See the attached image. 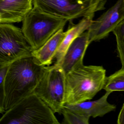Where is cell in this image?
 Segmentation results:
<instances>
[{
    "mask_svg": "<svg viewBox=\"0 0 124 124\" xmlns=\"http://www.w3.org/2000/svg\"><path fill=\"white\" fill-rule=\"evenodd\" d=\"M47 67L32 55L16 60L10 65L5 79L3 114L33 93Z\"/></svg>",
    "mask_w": 124,
    "mask_h": 124,
    "instance_id": "6da1fadb",
    "label": "cell"
},
{
    "mask_svg": "<svg viewBox=\"0 0 124 124\" xmlns=\"http://www.w3.org/2000/svg\"><path fill=\"white\" fill-rule=\"evenodd\" d=\"M106 77V70L101 66L83 63L75 67L66 74L65 104L93 99L103 88Z\"/></svg>",
    "mask_w": 124,
    "mask_h": 124,
    "instance_id": "7a4b0ae2",
    "label": "cell"
},
{
    "mask_svg": "<svg viewBox=\"0 0 124 124\" xmlns=\"http://www.w3.org/2000/svg\"><path fill=\"white\" fill-rule=\"evenodd\" d=\"M51 108L32 93L6 111L0 124H60Z\"/></svg>",
    "mask_w": 124,
    "mask_h": 124,
    "instance_id": "3957f363",
    "label": "cell"
},
{
    "mask_svg": "<svg viewBox=\"0 0 124 124\" xmlns=\"http://www.w3.org/2000/svg\"><path fill=\"white\" fill-rule=\"evenodd\" d=\"M67 20L56 18L33 8L23 21L22 30L33 51L42 47Z\"/></svg>",
    "mask_w": 124,
    "mask_h": 124,
    "instance_id": "277c9868",
    "label": "cell"
},
{
    "mask_svg": "<svg viewBox=\"0 0 124 124\" xmlns=\"http://www.w3.org/2000/svg\"><path fill=\"white\" fill-rule=\"evenodd\" d=\"M66 76L60 65L48 66L33 92L59 114L65 104Z\"/></svg>",
    "mask_w": 124,
    "mask_h": 124,
    "instance_id": "5b68a950",
    "label": "cell"
},
{
    "mask_svg": "<svg viewBox=\"0 0 124 124\" xmlns=\"http://www.w3.org/2000/svg\"><path fill=\"white\" fill-rule=\"evenodd\" d=\"M33 51L22 29L11 24H0V67L32 55Z\"/></svg>",
    "mask_w": 124,
    "mask_h": 124,
    "instance_id": "8992f818",
    "label": "cell"
},
{
    "mask_svg": "<svg viewBox=\"0 0 124 124\" xmlns=\"http://www.w3.org/2000/svg\"><path fill=\"white\" fill-rule=\"evenodd\" d=\"M91 0H33V8L69 21L80 17L95 16L98 10Z\"/></svg>",
    "mask_w": 124,
    "mask_h": 124,
    "instance_id": "52a82bcc",
    "label": "cell"
},
{
    "mask_svg": "<svg viewBox=\"0 0 124 124\" xmlns=\"http://www.w3.org/2000/svg\"><path fill=\"white\" fill-rule=\"evenodd\" d=\"M124 19V0H117L100 17L92 21L87 30L90 43L107 37Z\"/></svg>",
    "mask_w": 124,
    "mask_h": 124,
    "instance_id": "ba28073f",
    "label": "cell"
},
{
    "mask_svg": "<svg viewBox=\"0 0 124 124\" xmlns=\"http://www.w3.org/2000/svg\"><path fill=\"white\" fill-rule=\"evenodd\" d=\"M33 8V0H0V24L21 22Z\"/></svg>",
    "mask_w": 124,
    "mask_h": 124,
    "instance_id": "9c48e42d",
    "label": "cell"
},
{
    "mask_svg": "<svg viewBox=\"0 0 124 124\" xmlns=\"http://www.w3.org/2000/svg\"><path fill=\"white\" fill-rule=\"evenodd\" d=\"M111 93L106 91L99 99L93 101H85L74 104H65L64 107L77 114L89 117L103 116L116 109V106L109 103L107 101Z\"/></svg>",
    "mask_w": 124,
    "mask_h": 124,
    "instance_id": "30bf717a",
    "label": "cell"
},
{
    "mask_svg": "<svg viewBox=\"0 0 124 124\" xmlns=\"http://www.w3.org/2000/svg\"><path fill=\"white\" fill-rule=\"evenodd\" d=\"M90 43L87 31L78 37L72 43L59 64L66 74L77 66L83 63L84 56Z\"/></svg>",
    "mask_w": 124,
    "mask_h": 124,
    "instance_id": "8fae6325",
    "label": "cell"
},
{
    "mask_svg": "<svg viewBox=\"0 0 124 124\" xmlns=\"http://www.w3.org/2000/svg\"><path fill=\"white\" fill-rule=\"evenodd\" d=\"M67 34L63 29L59 30L42 47L33 51L32 55L41 65L48 66L52 64L56 52Z\"/></svg>",
    "mask_w": 124,
    "mask_h": 124,
    "instance_id": "7c38bea8",
    "label": "cell"
},
{
    "mask_svg": "<svg viewBox=\"0 0 124 124\" xmlns=\"http://www.w3.org/2000/svg\"><path fill=\"white\" fill-rule=\"evenodd\" d=\"M94 16L84 17L77 24L70 22L66 35L62 42L54 57V64L59 65L72 43L78 36L88 30Z\"/></svg>",
    "mask_w": 124,
    "mask_h": 124,
    "instance_id": "4fadbf2b",
    "label": "cell"
},
{
    "mask_svg": "<svg viewBox=\"0 0 124 124\" xmlns=\"http://www.w3.org/2000/svg\"><path fill=\"white\" fill-rule=\"evenodd\" d=\"M106 92L124 91V69H121L106 77L103 88Z\"/></svg>",
    "mask_w": 124,
    "mask_h": 124,
    "instance_id": "5bb4252c",
    "label": "cell"
},
{
    "mask_svg": "<svg viewBox=\"0 0 124 124\" xmlns=\"http://www.w3.org/2000/svg\"><path fill=\"white\" fill-rule=\"evenodd\" d=\"M112 32L116 38L117 51L121 62L122 68L124 69V19Z\"/></svg>",
    "mask_w": 124,
    "mask_h": 124,
    "instance_id": "9a60e30c",
    "label": "cell"
},
{
    "mask_svg": "<svg viewBox=\"0 0 124 124\" xmlns=\"http://www.w3.org/2000/svg\"><path fill=\"white\" fill-rule=\"evenodd\" d=\"M62 114L63 116V124H88L90 117L80 115L64 107Z\"/></svg>",
    "mask_w": 124,
    "mask_h": 124,
    "instance_id": "2e32d148",
    "label": "cell"
},
{
    "mask_svg": "<svg viewBox=\"0 0 124 124\" xmlns=\"http://www.w3.org/2000/svg\"><path fill=\"white\" fill-rule=\"evenodd\" d=\"M9 66L0 67V113L3 114L5 98V81Z\"/></svg>",
    "mask_w": 124,
    "mask_h": 124,
    "instance_id": "e0dca14e",
    "label": "cell"
},
{
    "mask_svg": "<svg viewBox=\"0 0 124 124\" xmlns=\"http://www.w3.org/2000/svg\"><path fill=\"white\" fill-rule=\"evenodd\" d=\"M106 2V0H91V5L97 8L104 10Z\"/></svg>",
    "mask_w": 124,
    "mask_h": 124,
    "instance_id": "ac0fdd59",
    "label": "cell"
},
{
    "mask_svg": "<svg viewBox=\"0 0 124 124\" xmlns=\"http://www.w3.org/2000/svg\"><path fill=\"white\" fill-rule=\"evenodd\" d=\"M117 123L118 124H124V103L119 114L117 118Z\"/></svg>",
    "mask_w": 124,
    "mask_h": 124,
    "instance_id": "d6986e66",
    "label": "cell"
}]
</instances>
